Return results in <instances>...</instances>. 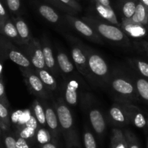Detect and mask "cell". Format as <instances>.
Returning <instances> with one entry per match:
<instances>
[{
    "instance_id": "6da1fadb",
    "label": "cell",
    "mask_w": 148,
    "mask_h": 148,
    "mask_svg": "<svg viewBox=\"0 0 148 148\" xmlns=\"http://www.w3.org/2000/svg\"><path fill=\"white\" fill-rule=\"evenodd\" d=\"M82 20L89 25L102 38L122 46H128L129 40L120 27L92 17H83Z\"/></svg>"
},
{
    "instance_id": "7a4b0ae2",
    "label": "cell",
    "mask_w": 148,
    "mask_h": 148,
    "mask_svg": "<svg viewBox=\"0 0 148 148\" xmlns=\"http://www.w3.org/2000/svg\"><path fill=\"white\" fill-rule=\"evenodd\" d=\"M112 92L117 97L118 102L131 103L138 101L139 96L134 84L123 75H110L108 83Z\"/></svg>"
},
{
    "instance_id": "3957f363",
    "label": "cell",
    "mask_w": 148,
    "mask_h": 148,
    "mask_svg": "<svg viewBox=\"0 0 148 148\" xmlns=\"http://www.w3.org/2000/svg\"><path fill=\"white\" fill-rule=\"evenodd\" d=\"M85 49L91 77L96 79L100 84L107 85L110 77L107 62L99 53L91 49Z\"/></svg>"
},
{
    "instance_id": "277c9868",
    "label": "cell",
    "mask_w": 148,
    "mask_h": 148,
    "mask_svg": "<svg viewBox=\"0 0 148 148\" xmlns=\"http://www.w3.org/2000/svg\"><path fill=\"white\" fill-rule=\"evenodd\" d=\"M0 51L6 57L18 65L20 69H34L24 52L17 49L7 39L0 38Z\"/></svg>"
},
{
    "instance_id": "5b68a950",
    "label": "cell",
    "mask_w": 148,
    "mask_h": 148,
    "mask_svg": "<svg viewBox=\"0 0 148 148\" xmlns=\"http://www.w3.org/2000/svg\"><path fill=\"white\" fill-rule=\"evenodd\" d=\"M25 82L29 90L39 98L46 99L49 97V90L46 88L35 69H20Z\"/></svg>"
},
{
    "instance_id": "8992f818",
    "label": "cell",
    "mask_w": 148,
    "mask_h": 148,
    "mask_svg": "<svg viewBox=\"0 0 148 148\" xmlns=\"http://www.w3.org/2000/svg\"><path fill=\"white\" fill-rule=\"evenodd\" d=\"M23 46L24 47L23 52L29 59L35 70L46 69L40 40L35 38H31L30 41Z\"/></svg>"
},
{
    "instance_id": "52a82bcc",
    "label": "cell",
    "mask_w": 148,
    "mask_h": 148,
    "mask_svg": "<svg viewBox=\"0 0 148 148\" xmlns=\"http://www.w3.org/2000/svg\"><path fill=\"white\" fill-rule=\"evenodd\" d=\"M70 39L71 43V56L75 67L83 76L90 78L91 75L89 70L85 47L73 38H70Z\"/></svg>"
},
{
    "instance_id": "ba28073f",
    "label": "cell",
    "mask_w": 148,
    "mask_h": 148,
    "mask_svg": "<svg viewBox=\"0 0 148 148\" xmlns=\"http://www.w3.org/2000/svg\"><path fill=\"white\" fill-rule=\"evenodd\" d=\"M65 19L66 22L74 29L76 30L79 34L82 35L85 38H88L89 40L97 43H102L103 41L102 38L96 33L95 30L87 24L85 21L83 20L78 19L74 17L71 14H65Z\"/></svg>"
},
{
    "instance_id": "9c48e42d",
    "label": "cell",
    "mask_w": 148,
    "mask_h": 148,
    "mask_svg": "<svg viewBox=\"0 0 148 148\" xmlns=\"http://www.w3.org/2000/svg\"><path fill=\"white\" fill-rule=\"evenodd\" d=\"M41 45L42 51H43L46 69L53 76H58L59 70L58 69L57 64L54 57L53 51H52L50 43L46 38H43L41 40Z\"/></svg>"
},
{
    "instance_id": "30bf717a",
    "label": "cell",
    "mask_w": 148,
    "mask_h": 148,
    "mask_svg": "<svg viewBox=\"0 0 148 148\" xmlns=\"http://www.w3.org/2000/svg\"><path fill=\"white\" fill-rule=\"evenodd\" d=\"M126 111L130 123L139 129L145 128L147 125V120L140 109L131 103L120 102Z\"/></svg>"
},
{
    "instance_id": "8fae6325",
    "label": "cell",
    "mask_w": 148,
    "mask_h": 148,
    "mask_svg": "<svg viewBox=\"0 0 148 148\" xmlns=\"http://www.w3.org/2000/svg\"><path fill=\"white\" fill-rule=\"evenodd\" d=\"M108 116L110 121L118 125H125L130 123L126 111L120 102L115 103L108 111Z\"/></svg>"
},
{
    "instance_id": "7c38bea8",
    "label": "cell",
    "mask_w": 148,
    "mask_h": 148,
    "mask_svg": "<svg viewBox=\"0 0 148 148\" xmlns=\"http://www.w3.org/2000/svg\"><path fill=\"white\" fill-rule=\"evenodd\" d=\"M120 27L126 36L133 38H141L147 35V30L145 25L132 23L127 19H122Z\"/></svg>"
},
{
    "instance_id": "4fadbf2b",
    "label": "cell",
    "mask_w": 148,
    "mask_h": 148,
    "mask_svg": "<svg viewBox=\"0 0 148 148\" xmlns=\"http://www.w3.org/2000/svg\"><path fill=\"white\" fill-rule=\"evenodd\" d=\"M89 118L91 127L97 134H102L106 128V123L102 113L98 108H90Z\"/></svg>"
},
{
    "instance_id": "5bb4252c",
    "label": "cell",
    "mask_w": 148,
    "mask_h": 148,
    "mask_svg": "<svg viewBox=\"0 0 148 148\" xmlns=\"http://www.w3.org/2000/svg\"><path fill=\"white\" fill-rule=\"evenodd\" d=\"M79 83L75 79L68 80L65 83L64 101L67 105L75 106L78 103V90Z\"/></svg>"
},
{
    "instance_id": "9a60e30c",
    "label": "cell",
    "mask_w": 148,
    "mask_h": 148,
    "mask_svg": "<svg viewBox=\"0 0 148 148\" xmlns=\"http://www.w3.org/2000/svg\"><path fill=\"white\" fill-rule=\"evenodd\" d=\"M0 33L5 36L9 40L14 42L17 45L22 46H23V43L19 37L17 28H16V26L13 22L12 19L11 20L10 18H8L3 23L1 27Z\"/></svg>"
},
{
    "instance_id": "2e32d148",
    "label": "cell",
    "mask_w": 148,
    "mask_h": 148,
    "mask_svg": "<svg viewBox=\"0 0 148 148\" xmlns=\"http://www.w3.org/2000/svg\"><path fill=\"white\" fill-rule=\"evenodd\" d=\"M92 1L94 2V8H95L96 11L102 18L104 19L105 21L111 23V24L115 25L118 27H120V23H118L117 16H116L112 7H106V6L102 5L95 0H92Z\"/></svg>"
},
{
    "instance_id": "e0dca14e",
    "label": "cell",
    "mask_w": 148,
    "mask_h": 148,
    "mask_svg": "<svg viewBox=\"0 0 148 148\" xmlns=\"http://www.w3.org/2000/svg\"><path fill=\"white\" fill-rule=\"evenodd\" d=\"M57 64L59 70L64 75H71L74 71L73 64L68 55L62 51H58L57 54Z\"/></svg>"
},
{
    "instance_id": "ac0fdd59",
    "label": "cell",
    "mask_w": 148,
    "mask_h": 148,
    "mask_svg": "<svg viewBox=\"0 0 148 148\" xmlns=\"http://www.w3.org/2000/svg\"><path fill=\"white\" fill-rule=\"evenodd\" d=\"M44 108L45 112V118H46V125L52 132H57L59 127V121L55 108L44 102Z\"/></svg>"
},
{
    "instance_id": "d6986e66",
    "label": "cell",
    "mask_w": 148,
    "mask_h": 148,
    "mask_svg": "<svg viewBox=\"0 0 148 148\" xmlns=\"http://www.w3.org/2000/svg\"><path fill=\"white\" fill-rule=\"evenodd\" d=\"M12 20L17 28V33H18L19 37L23 43V46L28 43L31 39V35H30L29 27L25 20L22 17H17L16 18L12 17Z\"/></svg>"
},
{
    "instance_id": "ffe728a7",
    "label": "cell",
    "mask_w": 148,
    "mask_h": 148,
    "mask_svg": "<svg viewBox=\"0 0 148 148\" xmlns=\"http://www.w3.org/2000/svg\"><path fill=\"white\" fill-rule=\"evenodd\" d=\"M127 20L132 23L143 25L148 23V10L139 1V0L136 4V10H135L133 16L130 19H127Z\"/></svg>"
},
{
    "instance_id": "44dd1931",
    "label": "cell",
    "mask_w": 148,
    "mask_h": 148,
    "mask_svg": "<svg viewBox=\"0 0 148 148\" xmlns=\"http://www.w3.org/2000/svg\"><path fill=\"white\" fill-rule=\"evenodd\" d=\"M38 11L42 17L48 22L53 24H56L59 20V15L53 7L47 4H40L38 6Z\"/></svg>"
},
{
    "instance_id": "7402d4cb",
    "label": "cell",
    "mask_w": 148,
    "mask_h": 148,
    "mask_svg": "<svg viewBox=\"0 0 148 148\" xmlns=\"http://www.w3.org/2000/svg\"><path fill=\"white\" fill-rule=\"evenodd\" d=\"M36 74L39 75L40 79H41L44 85L46 86V88L49 90V91H55L57 87V81L55 78L54 77L53 75L49 72L46 69H36Z\"/></svg>"
},
{
    "instance_id": "603a6c76",
    "label": "cell",
    "mask_w": 148,
    "mask_h": 148,
    "mask_svg": "<svg viewBox=\"0 0 148 148\" xmlns=\"http://www.w3.org/2000/svg\"><path fill=\"white\" fill-rule=\"evenodd\" d=\"M32 111L33 113V115L36 117L38 123L41 126L46 125L44 108L39 100L36 99L33 101V105H32Z\"/></svg>"
},
{
    "instance_id": "cb8c5ba5",
    "label": "cell",
    "mask_w": 148,
    "mask_h": 148,
    "mask_svg": "<svg viewBox=\"0 0 148 148\" xmlns=\"http://www.w3.org/2000/svg\"><path fill=\"white\" fill-rule=\"evenodd\" d=\"M139 0H123L121 11L123 19H130L133 16Z\"/></svg>"
},
{
    "instance_id": "d4e9b609",
    "label": "cell",
    "mask_w": 148,
    "mask_h": 148,
    "mask_svg": "<svg viewBox=\"0 0 148 148\" xmlns=\"http://www.w3.org/2000/svg\"><path fill=\"white\" fill-rule=\"evenodd\" d=\"M134 85L139 98L148 103V80L144 78H137Z\"/></svg>"
},
{
    "instance_id": "484cf974",
    "label": "cell",
    "mask_w": 148,
    "mask_h": 148,
    "mask_svg": "<svg viewBox=\"0 0 148 148\" xmlns=\"http://www.w3.org/2000/svg\"><path fill=\"white\" fill-rule=\"evenodd\" d=\"M10 116L8 108L0 103V127L1 130H7L10 125Z\"/></svg>"
},
{
    "instance_id": "4316f807",
    "label": "cell",
    "mask_w": 148,
    "mask_h": 148,
    "mask_svg": "<svg viewBox=\"0 0 148 148\" xmlns=\"http://www.w3.org/2000/svg\"><path fill=\"white\" fill-rule=\"evenodd\" d=\"M133 64L138 72L144 76L148 78V64L140 59H133Z\"/></svg>"
},
{
    "instance_id": "83f0119b",
    "label": "cell",
    "mask_w": 148,
    "mask_h": 148,
    "mask_svg": "<svg viewBox=\"0 0 148 148\" xmlns=\"http://www.w3.org/2000/svg\"><path fill=\"white\" fill-rule=\"evenodd\" d=\"M84 146L86 148H97L95 139L90 132H85L84 134Z\"/></svg>"
},
{
    "instance_id": "f1b7e54d",
    "label": "cell",
    "mask_w": 148,
    "mask_h": 148,
    "mask_svg": "<svg viewBox=\"0 0 148 148\" xmlns=\"http://www.w3.org/2000/svg\"><path fill=\"white\" fill-rule=\"evenodd\" d=\"M62 4L68 7L75 12L81 11V6L77 0H58Z\"/></svg>"
},
{
    "instance_id": "f546056e",
    "label": "cell",
    "mask_w": 148,
    "mask_h": 148,
    "mask_svg": "<svg viewBox=\"0 0 148 148\" xmlns=\"http://www.w3.org/2000/svg\"><path fill=\"white\" fill-rule=\"evenodd\" d=\"M9 10L13 14H17L21 7L20 0H5Z\"/></svg>"
},
{
    "instance_id": "4dcf8cb0",
    "label": "cell",
    "mask_w": 148,
    "mask_h": 148,
    "mask_svg": "<svg viewBox=\"0 0 148 148\" xmlns=\"http://www.w3.org/2000/svg\"><path fill=\"white\" fill-rule=\"evenodd\" d=\"M37 140L38 142L41 144H46L50 140V136L49 132L45 129H40L37 132Z\"/></svg>"
},
{
    "instance_id": "1f68e13d",
    "label": "cell",
    "mask_w": 148,
    "mask_h": 148,
    "mask_svg": "<svg viewBox=\"0 0 148 148\" xmlns=\"http://www.w3.org/2000/svg\"><path fill=\"white\" fill-rule=\"evenodd\" d=\"M35 132H36V130H34V129L23 126V128L22 129L20 132V137L23 139H26V140L30 138L35 135Z\"/></svg>"
},
{
    "instance_id": "d6a6232c",
    "label": "cell",
    "mask_w": 148,
    "mask_h": 148,
    "mask_svg": "<svg viewBox=\"0 0 148 148\" xmlns=\"http://www.w3.org/2000/svg\"><path fill=\"white\" fill-rule=\"evenodd\" d=\"M46 1H47L48 3L51 4L52 5L55 6V7L58 8L59 10H62V11H65L68 12V14H73V13H75V12L73 11L72 10H71L70 8H68V7L65 6L64 4H62L60 1H59L58 0H45Z\"/></svg>"
},
{
    "instance_id": "836d02e7",
    "label": "cell",
    "mask_w": 148,
    "mask_h": 148,
    "mask_svg": "<svg viewBox=\"0 0 148 148\" xmlns=\"http://www.w3.org/2000/svg\"><path fill=\"white\" fill-rule=\"evenodd\" d=\"M0 103L4 104L5 106L9 108L10 106V103H9L8 99L7 98L5 92V88H4V82H3L2 79H0Z\"/></svg>"
},
{
    "instance_id": "e575fe53",
    "label": "cell",
    "mask_w": 148,
    "mask_h": 148,
    "mask_svg": "<svg viewBox=\"0 0 148 148\" xmlns=\"http://www.w3.org/2000/svg\"><path fill=\"white\" fill-rule=\"evenodd\" d=\"M31 113H30V110H26V111H23L22 113L21 116H20V119H19V121L17 122V124L20 126H23L26 124V123L28 121V119H30V116H31Z\"/></svg>"
},
{
    "instance_id": "d590c367",
    "label": "cell",
    "mask_w": 148,
    "mask_h": 148,
    "mask_svg": "<svg viewBox=\"0 0 148 148\" xmlns=\"http://www.w3.org/2000/svg\"><path fill=\"white\" fill-rule=\"evenodd\" d=\"M8 18H10V17H9L8 14H7V10H6L5 7H4L1 0H0V23H1V25H2L3 23Z\"/></svg>"
},
{
    "instance_id": "8d00e7d4",
    "label": "cell",
    "mask_w": 148,
    "mask_h": 148,
    "mask_svg": "<svg viewBox=\"0 0 148 148\" xmlns=\"http://www.w3.org/2000/svg\"><path fill=\"white\" fill-rule=\"evenodd\" d=\"M4 143L7 148H17L16 145L15 139L12 136H6L4 139Z\"/></svg>"
},
{
    "instance_id": "74e56055",
    "label": "cell",
    "mask_w": 148,
    "mask_h": 148,
    "mask_svg": "<svg viewBox=\"0 0 148 148\" xmlns=\"http://www.w3.org/2000/svg\"><path fill=\"white\" fill-rule=\"evenodd\" d=\"M24 126H26V127H31V128L34 129V130H36L38 127V121L37 120H36V117L32 114V115L30 116V119H28V121L26 123V124H25Z\"/></svg>"
},
{
    "instance_id": "f35d334b",
    "label": "cell",
    "mask_w": 148,
    "mask_h": 148,
    "mask_svg": "<svg viewBox=\"0 0 148 148\" xmlns=\"http://www.w3.org/2000/svg\"><path fill=\"white\" fill-rule=\"evenodd\" d=\"M16 145L17 148H29L26 139H23L20 137L16 140Z\"/></svg>"
},
{
    "instance_id": "ab89813d",
    "label": "cell",
    "mask_w": 148,
    "mask_h": 148,
    "mask_svg": "<svg viewBox=\"0 0 148 148\" xmlns=\"http://www.w3.org/2000/svg\"><path fill=\"white\" fill-rule=\"evenodd\" d=\"M22 113H23V111H15V112L13 113V114H12L11 116H10L11 121H12L14 124H17V122H18L19 121V119H20Z\"/></svg>"
},
{
    "instance_id": "60d3db41",
    "label": "cell",
    "mask_w": 148,
    "mask_h": 148,
    "mask_svg": "<svg viewBox=\"0 0 148 148\" xmlns=\"http://www.w3.org/2000/svg\"><path fill=\"white\" fill-rule=\"evenodd\" d=\"M95 1H98L99 3L104 6H106V7H111V3H110V0H95Z\"/></svg>"
},
{
    "instance_id": "b9f144b4",
    "label": "cell",
    "mask_w": 148,
    "mask_h": 148,
    "mask_svg": "<svg viewBox=\"0 0 148 148\" xmlns=\"http://www.w3.org/2000/svg\"><path fill=\"white\" fill-rule=\"evenodd\" d=\"M130 140H131V144L130 146H129V148H140L139 146L138 145V144L136 143H135L134 141H132V138L130 137Z\"/></svg>"
},
{
    "instance_id": "7bdbcfd3",
    "label": "cell",
    "mask_w": 148,
    "mask_h": 148,
    "mask_svg": "<svg viewBox=\"0 0 148 148\" xmlns=\"http://www.w3.org/2000/svg\"><path fill=\"white\" fill-rule=\"evenodd\" d=\"M42 148H57V147H55L53 144H52V143H46V144H44Z\"/></svg>"
},
{
    "instance_id": "ee69618b",
    "label": "cell",
    "mask_w": 148,
    "mask_h": 148,
    "mask_svg": "<svg viewBox=\"0 0 148 148\" xmlns=\"http://www.w3.org/2000/svg\"><path fill=\"white\" fill-rule=\"evenodd\" d=\"M139 1H140V2L146 7L147 10H148V0H139Z\"/></svg>"
},
{
    "instance_id": "f6af8a7d",
    "label": "cell",
    "mask_w": 148,
    "mask_h": 148,
    "mask_svg": "<svg viewBox=\"0 0 148 148\" xmlns=\"http://www.w3.org/2000/svg\"><path fill=\"white\" fill-rule=\"evenodd\" d=\"M2 71H3V66H2V64H1V62H0V75H1V74H2Z\"/></svg>"
},
{
    "instance_id": "bcb514c9",
    "label": "cell",
    "mask_w": 148,
    "mask_h": 148,
    "mask_svg": "<svg viewBox=\"0 0 148 148\" xmlns=\"http://www.w3.org/2000/svg\"><path fill=\"white\" fill-rule=\"evenodd\" d=\"M146 50H147V51L148 52V46H146Z\"/></svg>"
},
{
    "instance_id": "7dc6e473",
    "label": "cell",
    "mask_w": 148,
    "mask_h": 148,
    "mask_svg": "<svg viewBox=\"0 0 148 148\" xmlns=\"http://www.w3.org/2000/svg\"><path fill=\"white\" fill-rule=\"evenodd\" d=\"M147 127H148V119H147Z\"/></svg>"
},
{
    "instance_id": "c3c4849f",
    "label": "cell",
    "mask_w": 148,
    "mask_h": 148,
    "mask_svg": "<svg viewBox=\"0 0 148 148\" xmlns=\"http://www.w3.org/2000/svg\"><path fill=\"white\" fill-rule=\"evenodd\" d=\"M1 23H0V30H1Z\"/></svg>"
},
{
    "instance_id": "681fc988",
    "label": "cell",
    "mask_w": 148,
    "mask_h": 148,
    "mask_svg": "<svg viewBox=\"0 0 148 148\" xmlns=\"http://www.w3.org/2000/svg\"><path fill=\"white\" fill-rule=\"evenodd\" d=\"M0 79H1V75H0Z\"/></svg>"
},
{
    "instance_id": "f907efd6",
    "label": "cell",
    "mask_w": 148,
    "mask_h": 148,
    "mask_svg": "<svg viewBox=\"0 0 148 148\" xmlns=\"http://www.w3.org/2000/svg\"><path fill=\"white\" fill-rule=\"evenodd\" d=\"M147 148H148V143H147Z\"/></svg>"
},
{
    "instance_id": "816d5d0a",
    "label": "cell",
    "mask_w": 148,
    "mask_h": 148,
    "mask_svg": "<svg viewBox=\"0 0 148 148\" xmlns=\"http://www.w3.org/2000/svg\"><path fill=\"white\" fill-rule=\"evenodd\" d=\"M0 53H1V51H0Z\"/></svg>"
},
{
    "instance_id": "f5cc1de1",
    "label": "cell",
    "mask_w": 148,
    "mask_h": 148,
    "mask_svg": "<svg viewBox=\"0 0 148 148\" xmlns=\"http://www.w3.org/2000/svg\"><path fill=\"white\" fill-rule=\"evenodd\" d=\"M0 130H1V127H0Z\"/></svg>"
},
{
    "instance_id": "db71d44e",
    "label": "cell",
    "mask_w": 148,
    "mask_h": 148,
    "mask_svg": "<svg viewBox=\"0 0 148 148\" xmlns=\"http://www.w3.org/2000/svg\"><path fill=\"white\" fill-rule=\"evenodd\" d=\"M77 1H78V0H77Z\"/></svg>"
}]
</instances>
